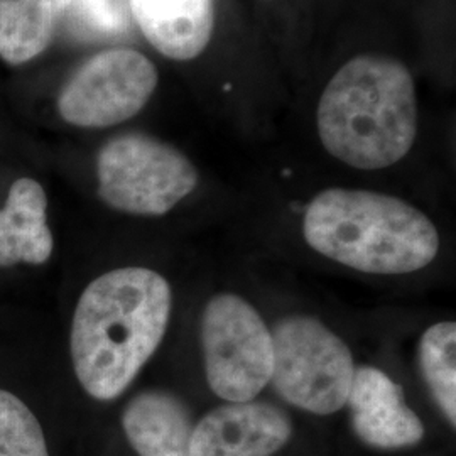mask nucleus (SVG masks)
<instances>
[{
    "mask_svg": "<svg viewBox=\"0 0 456 456\" xmlns=\"http://www.w3.org/2000/svg\"><path fill=\"white\" fill-rule=\"evenodd\" d=\"M173 291L146 267L114 269L92 281L75 308L69 352L88 395L112 401L156 354L167 331Z\"/></svg>",
    "mask_w": 456,
    "mask_h": 456,
    "instance_id": "f257e3e1",
    "label": "nucleus"
},
{
    "mask_svg": "<svg viewBox=\"0 0 456 456\" xmlns=\"http://www.w3.org/2000/svg\"><path fill=\"white\" fill-rule=\"evenodd\" d=\"M318 134L326 151L357 169L399 163L418 134V100L408 68L362 54L326 85L318 105Z\"/></svg>",
    "mask_w": 456,
    "mask_h": 456,
    "instance_id": "f03ea898",
    "label": "nucleus"
},
{
    "mask_svg": "<svg viewBox=\"0 0 456 456\" xmlns=\"http://www.w3.org/2000/svg\"><path fill=\"white\" fill-rule=\"evenodd\" d=\"M305 239L330 261L369 274L421 271L440 252L435 224L395 196L330 188L314 196L303 222Z\"/></svg>",
    "mask_w": 456,
    "mask_h": 456,
    "instance_id": "7ed1b4c3",
    "label": "nucleus"
},
{
    "mask_svg": "<svg viewBox=\"0 0 456 456\" xmlns=\"http://www.w3.org/2000/svg\"><path fill=\"white\" fill-rule=\"evenodd\" d=\"M273 333L271 382L294 408L328 416L343 406L352 389L355 363L348 345L313 316L282 318Z\"/></svg>",
    "mask_w": 456,
    "mask_h": 456,
    "instance_id": "20e7f679",
    "label": "nucleus"
},
{
    "mask_svg": "<svg viewBox=\"0 0 456 456\" xmlns=\"http://www.w3.org/2000/svg\"><path fill=\"white\" fill-rule=\"evenodd\" d=\"M98 196L114 210L161 216L195 191L198 171L178 151L144 134L109 141L97 158Z\"/></svg>",
    "mask_w": 456,
    "mask_h": 456,
    "instance_id": "39448f33",
    "label": "nucleus"
},
{
    "mask_svg": "<svg viewBox=\"0 0 456 456\" xmlns=\"http://www.w3.org/2000/svg\"><path fill=\"white\" fill-rule=\"evenodd\" d=\"M201 350L207 382L225 403L254 401L271 382L273 333L261 313L237 294H216L207 303Z\"/></svg>",
    "mask_w": 456,
    "mask_h": 456,
    "instance_id": "423d86ee",
    "label": "nucleus"
},
{
    "mask_svg": "<svg viewBox=\"0 0 456 456\" xmlns=\"http://www.w3.org/2000/svg\"><path fill=\"white\" fill-rule=\"evenodd\" d=\"M158 85V71L134 49H107L65 83L58 110L77 127H110L139 114Z\"/></svg>",
    "mask_w": 456,
    "mask_h": 456,
    "instance_id": "0eeeda50",
    "label": "nucleus"
},
{
    "mask_svg": "<svg viewBox=\"0 0 456 456\" xmlns=\"http://www.w3.org/2000/svg\"><path fill=\"white\" fill-rule=\"evenodd\" d=\"M293 436L291 418L271 403H227L203 416L191 435V456H273Z\"/></svg>",
    "mask_w": 456,
    "mask_h": 456,
    "instance_id": "6e6552de",
    "label": "nucleus"
},
{
    "mask_svg": "<svg viewBox=\"0 0 456 456\" xmlns=\"http://www.w3.org/2000/svg\"><path fill=\"white\" fill-rule=\"evenodd\" d=\"M346 404L355 435L372 448L401 450L424 438L423 421L409 408L403 387L380 369H355Z\"/></svg>",
    "mask_w": 456,
    "mask_h": 456,
    "instance_id": "1a4fd4ad",
    "label": "nucleus"
},
{
    "mask_svg": "<svg viewBox=\"0 0 456 456\" xmlns=\"http://www.w3.org/2000/svg\"><path fill=\"white\" fill-rule=\"evenodd\" d=\"M129 9L147 41L171 60H193L210 43L213 0H129Z\"/></svg>",
    "mask_w": 456,
    "mask_h": 456,
    "instance_id": "9d476101",
    "label": "nucleus"
},
{
    "mask_svg": "<svg viewBox=\"0 0 456 456\" xmlns=\"http://www.w3.org/2000/svg\"><path fill=\"white\" fill-rule=\"evenodd\" d=\"M122 428L139 456H191L193 421L173 392H141L122 412Z\"/></svg>",
    "mask_w": 456,
    "mask_h": 456,
    "instance_id": "9b49d317",
    "label": "nucleus"
},
{
    "mask_svg": "<svg viewBox=\"0 0 456 456\" xmlns=\"http://www.w3.org/2000/svg\"><path fill=\"white\" fill-rule=\"evenodd\" d=\"M48 198L45 188L31 178L12 183L0 210V265L45 264L53 254L48 225Z\"/></svg>",
    "mask_w": 456,
    "mask_h": 456,
    "instance_id": "f8f14e48",
    "label": "nucleus"
},
{
    "mask_svg": "<svg viewBox=\"0 0 456 456\" xmlns=\"http://www.w3.org/2000/svg\"><path fill=\"white\" fill-rule=\"evenodd\" d=\"M61 17V0H0V58L22 65L48 48Z\"/></svg>",
    "mask_w": 456,
    "mask_h": 456,
    "instance_id": "ddd939ff",
    "label": "nucleus"
},
{
    "mask_svg": "<svg viewBox=\"0 0 456 456\" xmlns=\"http://www.w3.org/2000/svg\"><path fill=\"white\" fill-rule=\"evenodd\" d=\"M421 372L444 418L456 423V325L441 322L429 326L419 342Z\"/></svg>",
    "mask_w": 456,
    "mask_h": 456,
    "instance_id": "4468645a",
    "label": "nucleus"
},
{
    "mask_svg": "<svg viewBox=\"0 0 456 456\" xmlns=\"http://www.w3.org/2000/svg\"><path fill=\"white\" fill-rule=\"evenodd\" d=\"M60 24L78 41H118L131 31L129 0H61Z\"/></svg>",
    "mask_w": 456,
    "mask_h": 456,
    "instance_id": "2eb2a0df",
    "label": "nucleus"
},
{
    "mask_svg": "<svg viewBox=\"0 0 456 456\" xmlns=\"http://www.w3.org/2000/svg\"><path fill=\"white\" fill-rule=\"evenodd\" d=\"M0 456H49L43 428L16 394L0 389Z\"/></svg>",
    "mask_w": 456,
    "mask_h": 456,
    "instance_id": "dca6fc26",
    "label": "nucleus"
}]
</instances>
